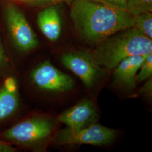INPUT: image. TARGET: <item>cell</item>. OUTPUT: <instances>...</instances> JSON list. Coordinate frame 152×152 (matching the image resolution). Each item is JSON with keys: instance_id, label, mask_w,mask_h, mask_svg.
<instances>
[{"instance_id": "obj_9", "label": "cell", "mask_w": 152, "mask_h": 152, "mask_svg": "<svg viewBox=\"0 0 152 152\" xmlns=\"http://www.w3.org/2000/svg\"><path fill=\"white\" fill-rule=\"evenodd\" d=\"M37 23L41 32L50 41L55 42L59 38L61 22L59 11L55 6H49L39 12Z\"/></svg>"}, {"instance_id": "obj_3", "label": "cell", "mask_w": 152, "mask_h": 152, "mask_svg": "<svg viewBox=\"0 0 152 152\" xmlns=\"http://www.w3.org/2000/svg\"><path fill=\"white\" fill-rule=\"evenodd\" d=\"M6 24L15 46L22 51L35 49L38 45L37 36L22 10L13 3L6 5Z\"/></svg>"}, {"instance_id": "obj_10", "label": "cell", "mask_w": 152, "mask_h": 152, "mask_svg": "<svg viewBox=\"0 0 152 152\" xmlns=\"http://www.w3.org/2000/svg\"><path fill=\"white\" fill-rule=\"evenodd\" d=\"M145 56L146 55H134L122 60L114 71L115 82L130 88L135 87L136 73Z\"/></svg>"}, {"instance_id": "obj_22", "label": "cell", "mask_w": 152, "mask_h": 152, "mask_svg": "<svg viewBox=\"0 0 152 152\" xmlns=\"http://www.w3.org/2000/svg\"><path fill=\"white\" fill-rule=\"evenodd\" d=\"M74 0H65L64 1H65V2L68 5H70L71 4H72V2Z\"/></svg>"}, {"instance_id": "obj_19", "label": "cell", "mask_w": 152, "mask_h": 152, "mask_svg": "<svg viewBox=\"0 0 152 152\" xmlns=\"http://www.w3.org/2000/svg\"><path fill=\"white\" fill-rule=\"evenodd\" d=\"M16 149L9 143L0 140V152H14Z\"/></svg>"}, {"instance_id": "obj_4", "label": "cell", "mask_w": 152, "mask_h": 152, "mask_svg": "<svg viewBox=\"0 0 152 152\" xmlns=\"http://www.w3.org/2000/svg\"><path fill=\"white\" fill-rule=\"evenodd\" d=\"M115 137V131L94 124L79 129H71L67 127L60 130L56 135L55 141L61 145L75 144L102 145L110 143Z\"/></svg>"}, {"instance_id": "obj_21", "label": "cell", "mask_w": 152, "mask_h": 152, "mask_svg": "<svg viewBox=\"0 0 152 152\" xmlns=\"http://www.w3.org/2000/svg\"><path fill=\"white\" fill-rule=\"evenodd\" d=\"M51 2H53L55 3H60V2H64L65 0H50Z\"/></svg>"}, {"instance_id": "obj_15", "label": "cell", "mask_w": 152, "mask_h": 152, "mask_svg": "<svg viewBox=\"0 0 152 152\" xmlns=\"http://www.w3.org/2000/svg\"><path fill=\"white\" fill-rule=\"evenodd\" d=\"M2 87L10 93H18V84L15 79L13 77L6 78Z\"/></svg>"}, {"instance_id": "obj_13", "label": "cell", "mask_w": 152, "mask_h": 152, "mask_svg": "<svg viewBox=\"0 0 152 152\" xmlns=\"http://www.w3.org/2000/svg\"><path fill=\"white\" fill-rule=\"evenodd\" d=\"M126 11L133 16L152 12V0H127Z\"/></svg>"}, {"instance_id": "obj_14", "label": "cell", "mask_w": 152, "mask_h": 152, "mask_svg": "<svg viewBox=\"0 0 152 152\" xmlns=\"http://www.w3.org/2000/svg\"><path fill=\"white\" fill-rule=\"evenodd\" d=\"M139 69L140 72L136 76V81H144L152 77V53L146 55Z\"/></svg>"}, {"instance_id": "obj_5", "label": "cell", "mask_w": 152, "mask_h": 152, "mask_svg": "<svg viewBox=\"0 0 152 152\" xmlns=\"http://www.w3.org/2000/svg\"><path fill=\"white\" fill-rule=\"evenodd\" d=\"M53 125L49 120L36 117L22 121L7 129L2 137L10 142L23 145H32L49 137Z\"/></svg>"}, {"instance_id": "obj_2", "label": "cell", "mask_w": 152, "mask_h": 152, "mask_svg": "<svg viewBox=\"0 0 152 152\" xmlns=\"http://www.w3.org/2000/svg\"><path fill=\"white\" fill-rule=\"evenodd\" d=\"M91 55L99 66L112 69L130 56L152 53V39L148 38L135 27L115 33L100 42Z\"/></svg>"}, {"instance_id": "obj_12", "label": "cell", "mask_w": 152, "mask_h": 152, "mask_svg": "<svg viewBox=\"0 0 152 152\" xmlns=\"http://www.w3.org/2000/svg\"><path fill=\"white\" fill-rule=\"evenodd\" d=\"M134 26L148 38H152V12H146L134 16Z\"/></svg>"}, {"instance_id": "obj_6", "label": "cell", "mask_w": 152, "mask_h": 152, "mask_svg": "<svg viewBox=\"0 0 152 152\" xmlns=\"http://www.w3.org/2000/svg\"><path fill=\"white\" fill-rule=\"evenodd\" d=\"M31 79L38 88L48 92H65L75 86L70 76L58 70L49 61H45L33 69Z\"/></svg>"}, {"instance_id": "obj_17", "label": "cell", "mask_w": 152, "mask_h": 152, "mask_svg": "<svg viewBox=\"0 0 152 152\" xmlns=\"http://www.w3.org/2000/svg\"><path fill=\"white\" fill-rule=\"evenodd\" d=\"M140 93L147 96H152V77L149 78L148 81L144 84V85L141 88Z\"/></svg>"}, {"instance_id": "obj_18", "label": "cell", "mask_w": 152, "mask_h": 152, "mask_svg": "<svg viewBox=\"0 0 152 152\" xmlns=\"http://www.w3.org/2000/svg\"><path fill=\"white\" fill-rule=\"evenodd\" d=\"M8 63V58L6 54L5 50L2 43L1 38L0 36V67L6 65Z\"/></svg>"}, {"instance_id": "obj_1", "label": "cell", "mask_w": 152, "mask_h": 152, "mask_svg": "<svg viewBox=\"0 0 152 152\" xmlns=\"http://www.w3.org/2000/svg\"><path fill=\"white\" fill-rule=\"evenodd\" d=\"M70 6L75 27L88 42L99 43L115 33L134 26V16L126 10L99 0H74Z\"/></svg>"}, {"instance_id": "obj_11", "label": "cell", "mask_w": 152, "mask_h": 152, "mask_svg": "<svg viewBox=\"0 0 152 152\" xmlns=\"http://www.w3.org/2000/svg\"><path fill=\"white\" fill-rule=\"evenodd\" d=\"M19 106L18 93H10L0 89V122L14 114Z\"/></svg>"}, {"instance_id": "obj_20", "label": "cell", "mask_w": 152, "mask_h": 152, "mask_svg": "<svg viewBox=\"0 0 152 152\" xmlns=\"http://www.w3.org/2000/svg\"><path fill=\"white\" fill-rule=\"evenodd\" d=\"M32 5H43L51 2L50 0H14Z\"/></svg>"}, {"instance_id": "obj_16", "label": "cell", "mask_w": 152, "mask_h": 152, "mask_svg": "<svg viewBox=\"0 0 152 152\" xmlns=\"http://www.w3.org/2000/svg\"><path fill=\"white\" fill-rule=\"evenodd\" d=\"M107 5L117 9L126 10L127 0H99Z\"/></svg>"}, {"instance_id": "obj_8", "label": "cell", "mask_w": 152, "mask_h": 152, "mask_svg": "<svg viewBox=\"0 0 152 152\" xmlns=\"http://www.w3.org/2000/svg\"><path fill=\"white\" fill-rule=\"evenodd\" d=\"M98 114L94 104L83 100L60 115L58 121L71 129H79L95 124Z\"/></svg>"}, {"instance_id": "obj_7", "label": "cell", "mask_w": 152, "mask_h": 152, "mask_svg": "<svg viewBox=\"0 0 152 152\" xmlns=\"http://www.w3.org/2000/svg\"><path fill=\"white\" fill-rule=\"evenodd\" d=\"M61 61L78 76L86 87L94 86L99 73V68L90 53L86 51L68 53L61 56Z\"/></svg>"}]
</instances>
